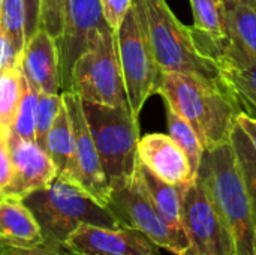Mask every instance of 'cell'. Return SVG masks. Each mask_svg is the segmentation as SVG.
<instances>
[{"label":"cell","mask_w":256,"mask_h":255,"mask_svg":"<svg viewBox=\"0 0 256 255\" xmlns=\"http://www.w3.org/2000/svg\"><path fill=\"white\" fill-rule=\"evenodd\" d=\"M45 152L52 159L57 168V176L70 182V176L74 170L75 138H74L72 123H70L64 101L46 135Z\"/></svg>","instance_id":"d6986e66"},{"label":"cell","mask_w":256,"mask_h":255,"mask_svg":"<svg viewBox=\"0 0 256 255\" xmlns=\"http://www.w3.org/2000/svg\"><path fill=\"white\" fill-rule=\"evenodd\" d=\"M24 5H26V41H28L40 26V0H24Z\"/></svg>","instance_id":"4dcf8cb0"},{"label":"cell","mask_w":256,"mask_h":255,"mask_svg":"<svg viewBox=\"0 0 256 255\" xmlns=\"http://www.w3.org/2000/svg\"><path fill=\"white\" fill-rule=\"evenodd\" d=\"M148 33L156 60L164 72L220 78L216 62L198 47L192 29L182 24L166 0H134Z\"/></svg>","instance_id":"277c9868"},{"label":"cell","mask_w":256,"mask_h":255,"mask_svg":"<svg viewBox=\"0 0 256 255\" xmlns=\"http://www.w3.org/2000/svg\"><path fill=\"white\" fill-rule=\"evenodd\" d=\"M194 15V36L206 54L207 50L230 38L226 21V0H189ZM207 56V54H206Z\"/></svg>","instance_id":"ac0fdd59"},{"label":"cell","mask_w":256,"mask_h":255,"mask_svg":"<svg viewBox=\"0 0 256 255\" xmlns=\"http://www.w3.org/2000/svg\"><path fill=\"white\" fill-rule=\"evenodd\" d=\"M236 123L243 129V132L246 134V137L249 138V141L252 143V146L256 150V119L250 117L246 113H240L236 119Z\"/></svg>","instance_id":"1f68e13d"},{"label":"cell","mask_w":256,"mask_h":255,"mask_svg":"<svg viewBox=\"0 0 256 255\" xmlns=\"http://www.w3.org/2000/svg\"><path fill=\"white\" fill-rule=\"evenodd\" d=\"M22 92V74L20 65L0 68V126L10 132Z\"/></svg>","instance_id":"7402d4cb"},{"label":"cell","mask_w":256,"mask_h":255,"mask_svg":"<svg viewBox=\"0 0 256 255\" xmlns=\"http://www.w3.org/2000/svg\"><path fill=\"white\" fill-rule=\"evenodd\" d=\"M64 3L66 0H40L39 27H44L56 39V42H58L63 35Z\"/></svg>","instance_id":"4316f807"},{"label":"cell","mask_w":256,"mask_h":255,"mask_svg":"<svg viewBox=\"0 0 256 255\" xmlns=\"http://www.w3.org/2000/svg\"><path fill=\"white\" fill-rule=\"evenodd\" d=\"M72 255H160V246L136 228L80 225L66 240Z\"/></svg>","instance_id":"7c38bea8"},{"label":"cell","mask_w":256,"mask_h":255,"mask_svg":"<svg viewBox=\"0 0 256 255\" xmlns=\"http://www.w3.org/2000/svg\"><path fill=\"white\" fill-rule=\"evenodd\" d=\"M231 144L234 147L243 180L246 185V189L249 192L252 207H254V215H255L256 222V150L243 132V129L236 123L232 134H231Z\"/></svg>","instance_id":"d4e9b609"},{"label":"cell","mask_w":256,"mask_h":255,"mask_svg":"<svg viewBox=\"0 0 256 255\" xmlns=\"http://www.w3.org/2000/svg\"><path fill=\"white\" fill-rule=\"evenodd\" d=\"M182 192V224L189 239L184 255H237L231 230L196 179Z\"/></svg>","instance_id":"9c48e42d"},{"label":"cell","mask_w":256,"mask_h":255,"mask_svg":"<svg viewBox=\"0 0 256 255\" xmlns=\"http://www.w3.org/2000/svg\"><path fill=\"white\" fill-rule=\"evenodd\" d=\"M12 159V180L2 197L24 198L28 194L48 186L57 177V168L50 155L36 143L21 140L9 134Z\"/></svg>","instance_id":"5bb4252c"},{"label":"cell","mask_w":256,"mask_h":255,"mask_svg":"<svg viewBox=\"0 0 256 255\" xmlns=\"http://www.w3.org/2000/svg\"><path fill=\"white\" fill-rule=\"evenodd\" d=\"M138 161L164 182L186 188L196 177L182 147L165 134H148L138 141Z\"/></svg>","instance_id":"9a60e30c"},{"label":"cell","mask_w":256,"mask_h":255,"mask_svg":"<svg viewBox=\"0 0 256 255\" xmlns=\"http://www.w3.org/2000/svg\"><path fill=\"white\" fill-rule=\"evenodd\" d=\"M82 101V99H81ZM110 189L134 177L138 165L140 123L129 105L111 107L82 101Z\"/></svg>","instance_id":"5b68a950"},{"label":"cell","mask_w":256,"mask_h":255,"mask_svg":"<svg viewBox=\"0 0 256 255\" xmlns=\"http://www.w3.org/2000/svg\"><path fill=\"white\" fill-rule=\"evenodd\" d=\"M114 33L128 104L132 114L138 119L147 99L156 95L164 71L156 60L147 29L135 2Z\"/></svg>","instance_id":"52a82bcc"},{"label":"cell","mask_w":256,"mask_h":255,"mask_svg":"<svg viewBox=\"0 0 256 255\" xmlns=\"http://www.w3.org/2000/svg\"><path fill=\"white\" fill-rule=\"evenodd\" d=\"M134 0H100L104 20L112 32H117L124 17L132 8Z\"/></svg>","instance_id":"83f0119b"},{"label":"cell","mask_w":256,"mask_h":255,"mask_svg":"<svg viewBox=\"0 0 256 255\" xmlns=\"http://www.w3.org/2000/svg\"><path fill=\"white\" fill-rule=\"evenodd\" d=\"M62 95L68 108L75 138L74 170L70 182L78 185L99 204L106 207L111 189L82 110V101L74 92H62Z\"/></svg>","instance_id":"30bf717a"},{"label":"cell","mask_w":256,"mask_h":255,"mask_svg":"<svg viewBox=\"0 0 256 255\" xmlns=\"http://www.w3.org/2000/svg\"><path fill=\"white\" fill-rule=\"evenodd\" d=\"M22 74V92H21V101L16 111L15 122L12 125V129L9 134L21 138L34 141L36 138V113H38V101H39V92L28 83L24 72Z\"/></svg>","instance_id":"cb8c5ba5"},{"label":"cell","mask_w":256,"mask_h":255,"mask_svg":"<svg viewBox=\"0 0 256 255\" xmlns=\"http://www.w3.org/2000/svg\"><path fill=\"white\" fill-rule=\"evenodd\" d=\"M22 201L38 219L46 243L64 245L82 224L105 228L122 227L108 207L99 204L78 185L58 176L48 186L24 197Z\"/></svg>","instance_id":"3957f363"},{"label":"cell","mask_w":256,"mask_h":255,"mask_svg":"<svg viewBox=\"0 0 256 255\" xmlns=\"http://www.w3.org/2000/svg\"><path fill=\"white\" fill-rule=\"evenodd\" d=\"M105 26L100 0H66L63 35L57 42L62 92L69 90L75 62Z\"/></svg>","instance_id":"8fae6325"},{"label":"cell","mask_w":256,"mask_h":255,"mask_svg":"<svg viewBox=\"0 0 256 255\" xmlns=\"http://www.w3.org/2000/svg\"><path fill=\"white\" fill-rule=\"evenodd\" d=\"M166 107V126L170 137L182 147V150L186 153L194 176L196 177L198 168L202 159V155L206 152L204 146L201 144L200 138L196 137L194 128L189 125L186 119H183L171 105L165 104Z\"/></svg>","instance_id":"603a6c76"},{"label":"cell","mask_w":256,"mask_h":255,"mask_svg":"<svg viewBox=\"0 0 256 255\" xmlns=\"http://www.w3.org/2000/svg\"><path fill=\"white\" fill-rule=\"evenodd\" d=\"M0 255H72L64 245H54V243H44L33 249H18L0 245Z\"/></svg>","instance_id":"f546056e"},{"label":"cell","mask_w":256,"mask_h":255,"mask_svg":"<svg viewBox=\"0 0 256 255\" xmlns=\"http://www.w3.org/2000/svg\"><path fill=\"white\" fill-rule=\"evenodd\" d=\"M206 54L216 62L219 68V77L234 95L242 113L256 119L255 56L248 53L231 38L207 50Z\"/></svg>","instance_id":"4fadbf2b"},{"label":"cell","mask_w":256,"mask_h":255,"mask_svg":"<svg viewBox=\"0 0 256 255\" xmlns=\"http://www.w3.org/2000/svg\"><path fill=\"white\" fill-rule=\"evenodd\" d=\"M12 180V159L9 149V131L0 126V197Z\"/></svg>","instance_id":"f1b7e54d"},{"label":"cell","mask_w":256,"mask_h":255,"mask_svg":"<svg viewBox=\"0 0 256 255\" xmlns=\"http://www.w3.org/2000/svg\"><path fill=\"white\" fill-rule=\"evenodd\" d=\"M2 3H3V0H0V11H2Z\"/></svg>","instance_id":"836d02e7"},{"label":"cell","mask_w":256,"mask_h":255,"mask_svg":"<svg viewBox=\"0 0 256 255\" xmlns=\"http://www.w3.org/2000/svg\"><path fill=\"white\" fill-rule=\"evenodd\" d=\"M4 65L15 66V65L10 62L9 51H8V44H6L4 33H3V29H2V21H0V68L4 66Z\"/></svg>","instance_id":"d6a6232c"},{"label":"cell","mask_w":256,"mask_h":255,"mask_svg":"<svg viewBox=\"0 0 256 255\" xmlns=\"http://www.w3.org/2000/svg\"><path fill=\"white\" fill-rule=\"evenodd\" d=\"M18 65L38 92L62 93L57 42L44 27L26 42Z\"/></svg>","instance_id":"2e32d148"},{"label":"cell","mask_w":256,"mask_h":255,"mask_svg":"<svg viewBox=\"0 0 256 255\" xmlns=\"http://www.w3.org/2000/svg\"><path fill=\"white\" fill-rule=\"evenodd\" d=\"M156 95L189 122L206 150L231 141L242 108L220 78L162 72Z\"/></svg>","instance_id":"6da1fadb"},{"label":"cell","mask_w":256,"mask_h":255,"mask_svg":"<svg viewBox=\"0 0 256 255\" xmlns=\"http://www.w3.org/2000/svg\"><path fill=\"white\" fill-rule=\"evenodd\" d=\"M45 243L40 225L20 197H0V245L33 249Z\"/></svg>","instance_id":"e0dca14e"},{"label":"cell","mask_w":256,"mask_h":255,"mask_svg":"<svg viewBox=\"0 0 256 255\" xmlns=\"http://www.w3.org/2000/svg\"><path fill=\"white\" fill-rule=\"evenodd\" d=\"M82 101L111 107L129 105L118 60L116 33L105 26L74 65L70 87Z\"/></svg>","instance_id":"8992f818"},{"label":"cell","mask_w":256,"mask_h":255,"mask_svg":"<svg viewBox=\"0 0 256 255\" xmlns=\"http://www.w3.org/2000/svg\"><path fill=\"white\" fill-rule=\"evenodd\" d=\"M228 35L256 57V0H226Z\"/></svg>","instance_id":"44dd1931"},{"label":"cell","mask_w":256,"mask_h":255,"mask_svg":"<svg viewBox=\"0 0 256 255\" xmlns=\"http://www.w3.org/2000/svg\"><path fill=\"white\" fill-rule=\"evenodd\" d=\"M106 207L122 227L142 231L174 255H184L189 249L186 233L171 227L156 210L138 170L128 182L111 189Z\"/></svg>","instance_id":"ba28073f"},{"label":"cell","mask_w":256,"mask_h":255,"mask_svg":"<svg viewBox=\"0 0 256 255\" xmlns=\"http://www.w3.org/2000/svg\"><path fill=\"white\" fill-rule=\"evenodd\" d=\"M63 105L62 93H44L39 92L38 113H36V138L34 141L45 150L46 135Z\"/></svg>","instance_id":"484cf974"},{"label":"cell","mask_w":256,"mask_h":255,"mask_svg":"<svg viewBox=\"0 0 256 255\" xmlns=\"http://www.w3.org/2000/svg\"><path fill=\"white\" fill-rule=\"evenodd\" d=\"M138 174L156 207L159 215L174 228L184 231L182 224V192L180 188L170 185L153 174L146 165L138 161Z\"/></svg>","instance_id":"ffe728a7"},{"label":"cell","mask_w":256,"mask_h":255,"mask_svg":"<svg viewBox=\"0 0 256 255\" xmlns=\"http://www.w3.org/2000/svg\"><path fill=\"white\" fill-rule=\"evenodd\" d=\"M196 179L231 230L237 255H256L254 207L231 141L204 152Z\"/></svg>","instance_id":"7a4b0ae2"}]
</instances>
